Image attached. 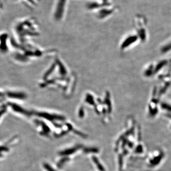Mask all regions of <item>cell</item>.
<instances>
[{
  "instance_id": "obj_6",
  "label": "cell",
  "mask_w": 171,
  "mask_h": 171,
  "mask_svg": "<svg viewBox=\"0 0 171 171\" xmlns=\"http://www.w3.org/2000/svg\"><path fill=\"white\" fill-rule=\"evenodd\" d=\"M92 160L93 161V162L94 163V164L96 165L98 169L100 171H105V168L103 167V166L100 163V162H99V161L98 160V158L96 156H93L92 157Z\"/></svg>"
},
{
  "instance_id": "obj_2",
  "label": "cell",
  "mask_w": 171,
  "mask_h": 171,
  "mask_svg": "<svg viewBox=\"0 0 171 171\" xmlns=\"http://www.w3.org/2000/svg\"><path fill=\"white\" fill-rule=\"evenodd\" d=\"M68 0H56L53 10V17L56 21H61L65 14Z\"/></svg>"
},
{
  "instance_id": "obj_5",
  "label": "cell",
  "mask_w": 171,
  "mask_h": 171,
  "mask_svg": "<svg viewBox=\"0 0 171 171\" xmlns=\"http://www.w3.org/2000/svg\"><path fill=\"white\" fill-rule=\"evenodd\" d=\"M16 1H20L22 3L25 5L30 8H33L37 6L39 0H14Z\"/></svg>"
},
{
  "instance_id": "obj_13",
  "label": "cell",
  "mask_w": 171,
  "mask_h": 171,
  "mask_svg": "<svg viewBox=\"0 0 171 171\" xmlns=\"http://www.w3.org/2000/svg\"></svg>"
},
{
  "instance_id": "obj_3",
  "label": "cell",
  "mask_w": 171,
  "mask_h": 171,
  "mask_svg": "<svg viewBox=\"0 0 171 171\" xmlns=\"http://www.w3.org/2000/svg\"><path fill=\"white\" fill-rule=\"evenodd\" d=\"M38 116L43 117L50 121H63L65 119L64 116L56 115H52L46 112H38L36 114Z\"/></svg>"
},
{
  "instance_id": "obj_1",
  "label": "cell",
  "mask_w": 171,
  "mask_h": 171,
  "mask_svg": "<svg viewBox=\"0 0 171 171\" xmlns=\"http://www.w3.org/2000/svg\"><path fill=\"white\" fill-rule=\"evenodd\" d=\"M14 30L20 35H38L39 27L36 20L32 17L23 19L14 25Z\"/></svg>"
},
{
  "instance_id": "obj_12",
  "label": "cell",
  "mask_w": 171,
  "mask_h": 171,
  "mask_svg": "<svg viewBox=\"0 0 171 171\" xmlns=\"http://www.w3.org/2000/svg\"><path fill=\"white\" fill-rule=\"evenodd\" d=\"M0 148H1V150H0L1 152H2V151H4V152H7V151H8V150H9L8 148L7 147H5V146L1 147Z\"/></svg>"
},
{
  "instance_id": "obj_11",
  "label": "cell",
  "mask_w": 171,
  "mask_h": 171,
  "mask_svg": "<svg viewBox=\"0 0 171 171\" xmlns=\"http://www.w3.org/2000/svg\"><path fill=\"white\" fill-rule=\"evenodd\" d=\"M73 132L75 134H77V135H78L79 136H81L83 138H86L87 136L86 134H84V133L80 132L79 131H78V130H73Z\"/></svg>"
},
{
  "instance_id": "obj_4",
  "label": "cell",
  "mask_w": 171,
  "mask_h": 171,
  "mask_svg": "<svg viewBox=\"0 0 171 171\" xmlns=\"http://www.w3.org/2000/svg\"><path fill=\"white\" fill-rule=\"evenodd\" d=\"M81 147H82V146L78 145V146H75L73 147L66 149L65 150H64L63 151H61V152H60L59 154L61 156H67L68 155H71L74 153H76L80 148H81Z\"/></svg>"
},
{
  "instance_id": "obj_10",
  "label": "cell",
  "mask_w": 171,
  "mask_h": 171,
  "mask_svg": "<svg viewBox=\"0 0 171 171\" xmlns=\"http://www.w3.org/2000/svg\"><path fill=\"white\" fill-rule=\"evenodd\" d=\"M43 167L44 169L47 171H58L55 170V169L53 168L51 165H49L47 163H45L43 165Z\"/></svg>"
},
{
  "instance_id": "obj_8",
  "label": "cell",
  "mask_w": 171,
  "mask_h": 171,
  "mask_svg": "<svg viewBox=\"0 0 171 171\" xmlns=\"http://www.w3.org/2000/svg\"><path fill=\"white\" fill-rule=\"evenodd\" d=\"M40 124L42 126V127L43 128V134H45L46 135L47 134H49L50 132V129L49 128V127L45 123L42 121H40Z\"/></svg>"
},
{
  "instance_id": "obj_9",
  "label": "cell",
  "mask_w": 171,
  "mask_h": 171,
  "mask_svg": "<svg viewBox=\"0 0 171 171\" xmlns=\"http://www.w3.org/2000/svg\"><path fill=\"white\" fill-rule=\"evenodd\" d=\"M69 160V158L67 157V156H65L63 158L61 159V160L59 162L58 164H57V166L59 168H61V167L64 165L66 163H67Z\"/></svg>"
},
{
  "instance_id": "obj_7",
  "label": "cell",
  "mask_w": 171,
  "mask_h": 171,
  "mask_svg": "<svg viewBox=\"0 0 171 171\" xmlns=\"http://www.w3.org/2000/svg\"><path fill=\"white\" fill-rule=\"evenodd\" d=\"M83 151L86 153H98L99 150L97 148L95 147H86L83 149Z\"/></svg>"
}]
</instances>
